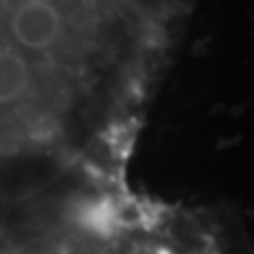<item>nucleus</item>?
Returning <instances> with one entry per match:
<instances>
[{
    "label": "nucleus",
    "instance_id": "f03ea898",
    "mask_svg": "<svg viewBox=\"0 0 254 254\" xmlns=\"http://www.w3.org/2000/svg\"><path fill=\"white\" fill-rule=\"evenodd\" d=\"M6 220H9V201L4 199L2 190H0V242H2V235L6 229Z\"/></svg>",
    "mask_w": 254,
    "mask_h": 254
},
{
    "label": "nucleus",
    "instance_id": "f257e3e1",
    "mask_svg": "<svg viewBox=\"0 0 254 254\" xmlns=\"http://www.w3.org/2000/svg\"><path fill=\"white\" fill-rule=\"evenodd\" d=\"M190 0H0V190L123 178Z\"/></svg>",
    "mask_w": 254,
    "mask_h": 254
}]
</instances>
